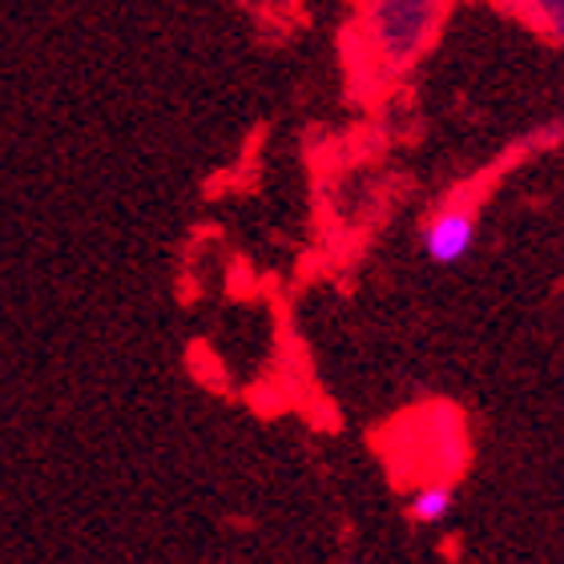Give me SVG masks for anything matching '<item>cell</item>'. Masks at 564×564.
<instances>
[{
    "label": "cell",
    "mask_w": 564,
    "mask_h": 564,
    "mask_svg": "<svg viewBox=\"0 0 564 564\" xmlns=\"http://www.w3.org/2000/svg\"><path fill=\"white\" fill-rule=\"evenodd\" d=\"M440 21V0H371L376 48L391 69H400L423 53Z\"/></svg>",
    "instance_id": "1"
},
{
    "label": "cell",
    "mask_w": 564,
    "mask_h": 564,
    "mask_svg": "<svg viewBox=\"0 0 564 564\" xmlns=\"http://www.w3.org/2000/svg\"><path fill=\"white\" fill-rule=\"evenodd\" d=\"M476 247V206L471 202H444L423 223V254L435 267H456Z\"/></svg>",
    "instance_id": "2"
},
{
    "label": "cell",
    "mask_w": 564,
    "mask_h": 564,
    "mask_svg": "<svg viewBox=\"0 0 564 564\" xmlns=\"http://www.w3.org/2000/svg\"><path fill=\"white\" fill-rule=\"evenodd\" d=\"M447 512H452V488H444V484H427L412 496L415 524H440Z\"/></svg>",
    "instance_id": "3"
},
{
    "label": "cell",
    "mask_w": 564,
    "mask_h": 564,
    "mask_svg": "<svg viewBox=\"0 0 564 564\" xmlns=\"http://www.w3.org/2000/svg\"><path fill=\"white\" fill-rule=\"evenodd\" d=\"M512 4H520V12H529V21L541 24L549 36H561L564 0H512Z\"/></svg>",
    "instance_id": "4"
}]
</instances>
